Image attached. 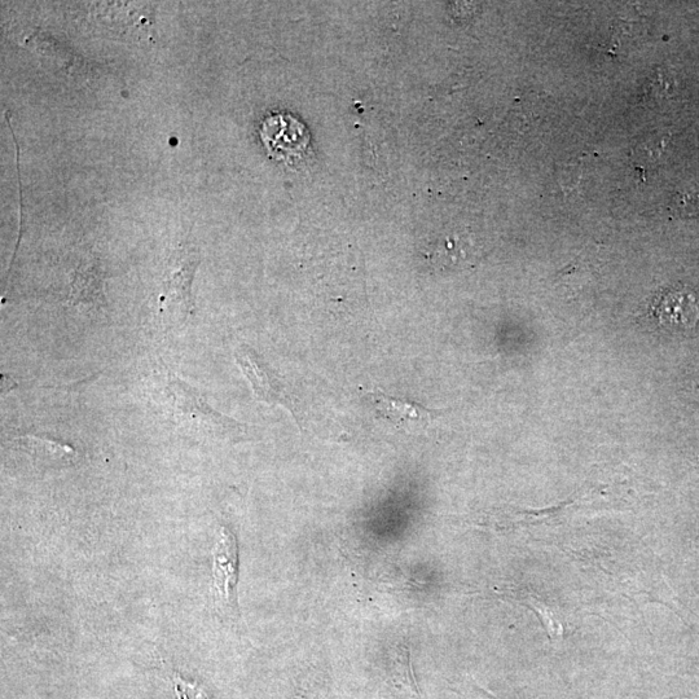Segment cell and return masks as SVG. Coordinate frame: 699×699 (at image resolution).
<instances>
[{
	"label": "cell",
	"instance_id": "9c48e42d",
	"mask_svg": "<svg viewBox=\"0 0 699 699\" xmlns=\"http://www.w3.org/2000/svg\"><path fill=\"white\" fill-rule=\"evenodd\" d=\"M391 677L404 699H421L413 679L411 654L407 645L398 644L391 652Z\"/></svg>",
	"mask_w": 699,
	"mask_h": 699
},
{
	"label": "cell",
	"instance_id": "52a82bcc",
	"mask_svg": "<svg viewBox=\"0 0 699 699\" xmlns=\"http://www.w3.org/2000/svg\"><path fill=\"white\" fill-rule=\"evenodd\" d=\"M659 323L671 331H687L697 324L699 302L688 290H672L654 306Z\"/></svg>",
	"mask_w": 699,
	"mask_h": 699
},
{
	"label": "cell",
	"instance_id": "5b68a950",
	"mask_svg": "<svg viewBox=\"0 0 699 699\" xmlns=\"http://www.w3.org/2000/svg\"><path fill=\"white\" fill-rule=\"evenodd\" d=\"M369 402L373 404L377 415L398 426L407 433H421L441 416V412L429 410L412 400L388 397L382 393L368 394Z\"/></svg>",
	"mask_w": 699,
	"mask_h": 699
},
{
	"label": "cell",
	"instance_id": "8992f818",
	"mask_svg": "<svg viewBox=\"0 0 699 699\" xmlns=\"http://www.w3.org/2000/svg\"><path fill=\"white\" fill-rule=\"evenodd\" d=\"M215 592L223 608L236 610L237 543L227 529L222 530L221 539L214 551Z\"/></svg>",
	"mask_w": 699,
	"mask_h": 699
},
{
	"label": "cell",
	"instance_id": "277c9868",
	"mask_svg": "<svg viewBox=\"0 0 699 699\" xmlns=\"http://www.w3.org/2000/svg\"><path fill=\"white\" fill-rule=\"evenodd\" d=\"M200 258L196 253L182 250L175 254L165 272L160 298L161 311L178 312L184 319L195 315L192 281Z\"/></svg>",
	"mask_w": 699,
	"mask_h": 699
},
{
	"label": "cell",
	"instance_id": "30bf717a",
	"mask_svg": "<svg viewBox=\"0 0 699 699\" xmlns=\"http://www.w3.org/2000/svg\"><path fill=\"white\" fill-rule=\"evenodd\" d=\"M173 683L177 699H208L199 685L188 683L177 672L173 674Z\"/></svg>",
	"mask_w": 699,
	"mask_h": 699
},
{
	"label": "cell",
	"instance_id": "6da1fadb",
	"mask_svg": "<svg viewBox=\"0 0 699 699\" xmlns=\"http://www.w3.org/2000/svg\"><path fill=\"white\" fill-rule=\"evenodd\" d=\"M164 394L174 424L206 430L219 437H244L246 425L215 411L199 391L169 371L166 373Z\"/></svg>",
	"mask_w": 699,
	"mask_h": 699
},
{
	"label": "cell",
	"instance_id": "ba28073f",
	"mask_svg": "<svg viewBox=\"0 0 699 699\" xmlns=\"http://www.w3.org/2000/svg\"><path fill=\"white\" fill-rule=\"evenodd\" d=\"M17 443L29 451L35 459L50 461V463H70L77 456L76 450L69 444L48 437H39V435H24L17 439Z\"/></svg>",
	"mask_w": 699,
	"mask_h": 699
},
{
	"label": "cell",
	"instance_id": "7a4b0ae2",
	"mask_svg": "<svg viewBox=\"0 0 699 699\" xmlns=\"http://www.w3.org/2000/svg\"><path fill=\"white\" fill-rule=\"evenodd\" d=\"M261 139L274 160L296 165L306 157L310 134L302 122L290 114H274L261 125Z\"/></svg>",
	"mask_w": 699,
	"mask_h": 699
},
{
	"label": "cell",
	"instance_id": "3957f363",
	"mask_svg": "<svg viewBox=\"0 0 699 699\" xmlns=\"http://www.w3.org/2000/svg\"><path fill=\"white\" fill-rule=\"evenodd\" d=\"M235 359L237 366L241 368L252 385L254 397L259 402H265L270 406H283L288 408L294 417H297L293 399L288 394L287 386L281 381L278 373L272 371L252 347L246 344L237 346Z\"/></svg>",
	"mask_w": 699,
	"mask_h": 699
}]
</instances>
